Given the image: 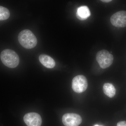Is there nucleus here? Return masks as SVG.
<instances>
[{"mask_svg":"<svg viewBox=\"0 0 126 126\" xmlns=\"http://www.w3.org/2000/svg\"><path fill=\"white\" fill-rule=\"evenodd\" d=\"M18 39L21 45L27 49L33 48L37 45L36 36L29 30H23L18 35Z\"/></svg>","mask_w":126,"mask_h":126,"instance_id":"nucleus-1","label":"nucleus"},{"mask_svg":"<svg viewBox=\"0 0 126 126\" xmlns=\"http://www.w3.org/2000/svg\"><path fill=\"white\" fill-rule=\"evenodd\" d=\"M1 60L8 67H16L19 63V58L15 52L10 49L4 50L1 53Z\"/></svg>","mask_w":126,"mask_h":126,"instance_id":"nucleus-2","label":"nucleus"},{"mask_svg":"<svg viewBox=\"0 0 126 126\" xmlns=\"http://www.w3.org/2000/svg\"><path fill=\"white\" fill-rule=\"evenodd\" d=\"M96 59L100 67L102 68L105 69L110 67L112 64L113 57L110 52L104 49L97 52Z\"/></svg>","mask_w":126,"mask_h":126,"instance_id":"nucleus-3","label":"nucleus"},{"mask_svg":"<svg viewBox=\"0 0 126 126\" xmlns=\"http://www.w3.org/2000/svg\"><path fill=\"white\" fill-rule=\"evenodd\" d=\"M88 85L87 79L83 75H77L72 80V89L76 93H80L84 92L87 89Z\"/></svg>","mask_w":126,"mask_h":126,"instance_id":"nucleus-4","label":"nucleus"},{"mask_svg":"<svg viewBox=\"0 0 126 126\" xmlns=\"http://www.w3.org/2000/svg\"><path fill=\"white\" fill-rule=\"evenodd\" d=\"M110 22L115 27H126V11H121L113 15L110 18Z\"/></svg>","mask_w":126,"mask_h":126,"instance_id":"nucleus-5","label":"nucleus"},{"mask_svg":"<svg viewBox=\"0 0 126 126\" xmlns=\"http://www.w3.org/2000/svg\"><path fill=\"white\" fill-rule=\"evenodd\" d=\"M62 121L65 126H79L81 124L82 119L78 114L67 113L63 116Z\"/></svg>","mask_w":126,"mask_h":126,"instance_id":"nucleus-6","label":"nucleus"},{"mask_svg":"<svg viewBox=\"0 0 126 126\" xmlns=\"http://www.w3.org/2000/svg\"><path fill=\"white\" fill-rule=\"evenodd\" d=\"M24 120L28 126H41L42 124L41 116L36 113H27L24 116Z\"/></svg>","mask_w":126,"mask_h":126,"instance_id":"nucleus-7","label":"nucleus"},{"mask_svg":"<svg viewBox=\"0 0 126 126\" xmlns=\"http://www.w3.org/2000/svg\"><path fill=\"white\" fill-rule=\"evenodd\" d=\"M39 60L43 65L48 68H53L55 66V63L53 59L47 55H40Z\"/></svg>","mask_w":126,"mask_h":126,"instance_id":"nucleus-8","label":"nucleus"},{"mask_svg":"<svg viewBox=\"0 0 126 126\" xmlns=\"http://www.w3.org/2000/svg\"><path fill=\"white\" fill-rule=\"evenodd\" d=\"M76 15L79 19L84 20L90 16V12L87 6H81L78 9Z\"/></svg>","mask_w":126,"mask_h":126,"instance_id":"nucleus-9","label":"nucleus"},{"mask_svg":"<svg viewBox=\"0 0 126 126\" xmlns=\"http://www.w3.org/2000/svg\"><path fill=\"white\" fill-rule=\"evenodd\" d=\"M103 90L104 94L109 97H113L116 94V89L112 84H104L103 86Z\"/></svg>","mask_w":126,"mask_h":126,"instance_id":"nucleus-10","label":"nucleus"},{"mask_svg":"<svg viewBox=\"0 0 126 126\" xmlns=\"http://www.w3.org/2000/svg\"><path fill=\"white\" fill-rule=\"evenodd\" d=\"M10 12L8 9L0 6V21L7 19L10 17Z\"/></svg>","mask_w":126,"mask_h":126,"instance_id":"nucleus-11","label":"nucleus"},{"mask_svg":"<svg viewBox=\"0 0 126 126\" xmlns=\"http://www.w3.org/2000/svg\"><path fill=\"white\" fill-rule=\"evenodd\" d=\"M117 126H126V122L125 121L119 122L118 123Z\"/></svg>","mask_w":126,"mask_h":126,"instance_id":"nucleus-12","label":"nucleus"},{"mask_svg":"<svg viewBox=\"0 0 126 126\" xmlns=\"http://www.w3.org/2000/svg\"><path fill=\"white\" fill-rule=\"evenodd\" d=\"M101 1L103 2L108 3V2H111V1H112V0H101Z\"/></svg>","mask_w":126,"mask_h":126,"instance_id":"nucleus-13","label":"nucleus"},{"mask_svg":"<svg viewBox=\"0 0 126 126\" xmlns=\"http://www.w3.org/2000/svg\"><path fill=\"white\" fill-rule=\"evenodd\" d=\"M99 126V125H95V126Z\"/></svg>","mask_w":126,"mask_h":126,"instance_id":"nucleus-14","label":"nucleus"}]
</instances>
